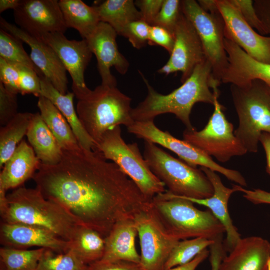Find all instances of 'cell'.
Instances as JSON below:
<instances>
[{
  "label": "cell",
  "mask_w": 270,
  "mask_h": 270,
  "mask_svg": "<svg viewBox=\"0 0 270 270\" xmlns=\"http://www.w3.org/2000/svg\"><path fill=\"white\" fill-rule=\"evenodd\" d=\"M129 132L144 141L161 146L175 153L184 162L196 168H208L224 176L228 180L242 186L247 185L242 175L238 170L224 168L216 162L212 157L185 140L172 136L168 131L158 128L154 121L134 122L127 128Z\"/></svg>",
  "instance_id": "cell-11"
},
{
  "label": "cell",
  "mask_w": 270,
  "mask_h": 270,
  "mask_svg": "<svg viewBox=\"0 0 270 270\" xmlns=\"http://www.w3.org/2000/svg\"><path fill=\"white\" fill-rule=\"evenodd\" d=\"M16 66L20 74V93L22 95L32 94L38 98L41 96L40 80L38 73L28 66Z\"/></svg>",
  "instance_id": "cell-38"
},
{
  "label": "cell",
  "mask_w": 270,
  "mask_h": 270,
  "mask_svg": "<svg viewBox=\"0 0 270 270\" xmlns=\"http://www.w3.org/2000/svg\"><path fill=\"white\" fill-rule=\"evenodd\" d=\"M209 254L210 251L205 249L198 254L190 262L184 264L164 270H195L198 266L208 256Z\"/></svg>",
  "instance_id": "cell-48"
},
{
  "label": "cell",
  "mask_w": 270,
  "mask_h": 270,
  "mask_svg": "<svg viewBox=\"0 0 270 270\" xmlns=\"http://www.w3.org/2000/svg\"><path fill=\"white\" fill-rule=\"evenodd\" d=\"M174 43L166 64L158 72L168 75L180 72L185 82L195 68L206 58L199 36L192 24L182 12L174 32Z\"/></svg>",
  "instance_id": "cell-13"
},
{
  "label": "cell",
  "mask_w": 270,
  "mask_h": 270,
  "mask_svg": "<svg viewBox=\"0 0 270 270\" xmlns=\"http://www.w3.org/2000/svg\"><path fill=\"white\" fill-rule=\"evenodd\" d=\"M144 157L154 174L174 195L202 199L211 196L214 188L206 174L171 156L156 144L144 141Z\"/></svg>",
  "instance_id": "cell-7"
},
{
  "label": "cell",
  "mask_w": 270,
  "mask_h": 270,
  "mask_svg": "<svg viewBox=\"0 0 270 270\" xmlns=\"http://www.w3.org/2000/svg\"><path fill=\"white\" fill-rule=\"evenodd\" d=\"M236 7L245 21L260 34H266L262 24L258 18L252 0H230Z\"/></svg>",
  "instance_id": "cell-40"
},
{
  "label": "cell",
  "mask_w": 270,
  "mask_h": 270,
  "mask_svg": "<svg viewBox=\"0 0 270 270\" xmlns=\"http://www.w3.org/2000/svg\"><path fill=\"white\" fill-rule=\"evenodd\" d=\"M41 162L32 148L22 140L5 162L0 173V188L6 191L18 188L32 178Z\"/></svg>",
  "instance_id": "cell-24"
},
{
  "label": "cell",
  "mask_w": 270,
  "mask_h": 270,
  "mask_svg": "<svg viewBox=\"0 0 270 270\" xmlns=\"http://www.w3.org/2000/svg\"><path fill=\"white\" fill-rule=\"evenodd\" d=\"M78 100L76 111L81 124L95 145L116 126L132 125L131 98L116 86L100 84Z\"/></svg>",
  "instance_id": "cell-5"
},
{
  "label": "cell",
  "mask_w": 270,
  "mask_h": 270,
  "mask_svg": "<svg viewBox=\"0 0 270 270\" xmlns=\"http://www.w3.org/2000/svg\"><path fill=\"white\" fill-rule=\"evenodd\" d=\"M22 42L2 28L0 30V58L16 64L34 70L39 76L42 75L25 51Z\"/></svg>",
  "instance_id": "cell-34"
},
{
  "label": "cell",
  "mask_w": 270,
  "mask_h": 270,
  "mask_svg": "<svg viewBox=\"0 0 270 270\" xmlns=\"http://www.w3.org/2000/svg\"><path fill=\"white\" fill-rule=\"evenodd\" d=\"M26 136L42 164L54 165L60 161L62 148L40 112L34 114Z\"/></svg>",
  "instance_id": "cell-26"
},
{
  "label": "cell",
  "mask_w": 270,
  "mask_h": 270,
  "mask_svg": "<svg viewBox=\"0 0 270 270\" xmlns=\"http://www.w3.org/2000/svg\"><path fill=\"white\" fill-rule=\"evenodd\" d=\"M206 174L214 188L213 194L208 198L196 199L182 196L194 204L208 208L214 216L222 224L226 230V237L224 242L226 251L230 252L240 240V235L233 224L228 210V202L230 196L239 192L240 185H234L232 188L226 187L216 172L206 167H200Z\"/></svg>",
  "instance_id": "cell-21"
},
{
  "label": "cell",
  "mask_w": 270,
  "mask_h": 270,
  "mask_svg": "<svg viewBox=\"0 0 270 270\" xmlns=\"http://www.w3.org/2000/svg\"><path fill=\"white\" fill-rule=\"evenodd\" d=\"M164 0H136L134 4L138 8L141 20L152 26L159 12Z\"/></svg>",
  "instance_id": "cell-43"
},
{
  "label": "cell",
  "mask_w": 270,
  "mask_h": 270,
  "mask_svg": "<svg viewBox=\"0 0 270 270\" xmlns=\"http://www.w3.org/2000/svg\"><path fill=\"white\" fill-rule=\"evenodd\" d=\"M94 150L116 164L148 200L166 191L164 183L152 171L142 155L138 144L124 142L120 126L108 130Z\"/></svg>",
  "instance_id": "cell-8"
},
{
  "label": "cell",
  "mask_w": 270,
  "mask_h": 270,
  "mask_svg": "<svg viewBox=\"0 0 270 270\" xmlns=\"http://www.w3.org/2000/svg\"><path fill=\"white\" fill-rule=\"evenodd\" d=\"M150 26L142 20H134L126 24L120 35L128 38L134 48L140 49L148 44Z\"/></svg>",
  "instance_id": "cell-37"
},
{
  "label": "cell",
  "mask_w": 270,
  "mask_h": 270,
  "mask_svg": "<svg viewBox=\"0 0 270 270\" xmlns=\"http://www.w3.org/2000/svg\"><path fill=\"white\" fill-rule=\"evenodd\" d=\"M45 248L19 249L2 246L0 248L2 270H35Z\"/></svg>",
  "instance_id": "cell-32"
},
{
  "label": "cell",
  "mask_w": 270,
  "mask_h": 270,
  "mask_svg": "<svg viewBox=\"0 0 270 270\" xmlns=\"http://www.w3.org/2000/svg\"><path fill=\"white\" fill-rule=\"evenodd\" d=\"M6 206L0 210L2 222L42 227L68 241L82 225L64 206L46 198L36 188L20 186L6 194Z\"/></svg>",
  "instance_id": "cell-3"
},
{
  "label": "cell",
  "mask_w": 270,
  "mask_h": 270,
  "mask_svg": "<svg viewBox=\"0 0 270 270\" xmlns=\"http://www.w3.org/2000/svg\"><path fill=\"white\" fill-rule=\"evenodd\" d=\"M35 270H89V265L71 250L65 253H56L45 248Z\"/></svg>",
  "instance_id": "cell-35"
},
{
  "label": "cell",
  "mask_w": 270,
  "mask_h": 270,
  "mask_svg": "<svg viewBox=\"0 0 270 270\" xmlns=\"http://www.w3.org/2000/svg\"><path fill=\"white\" fill-rule=\"evenodd\" d=\"M224 46L228 64L221 82L242 86L254 80L270 85V64L256 60L233 42L224 38Z\"/></svg>",
  "instance_id": "cell-20"
},
{
  "label": "cell",
  "mask_w": 270,
  "mask_h": 270,
  "mask_svg": "<svg viewBox=\"0 0 270 270\" xmlns=\"http://www.w3.org/2000/svg\"><path fill=\"white\" fill-rule=\"evenodd\" d=\"M218 98H216L214 112L204 128L200 131L186 129L182 136L184 140L206 155L226 162L247 151L234 135V126L226 119Z\"/></svg>",
  "instance_id": "cell-9"
},
{
  "label": "cell",
  "mask_w": 270,
  "mask_h": 270,
  "mask_svg": "<svg viewBox=\"0 0 270 270\" xmlns=\"http://www.w3.org/2000/svg\"><path fill=\"white\" fill-rule=\"evenodd\" d=\"M138 234L134 218H125L116 222L105 238V250L101 262L126 260L140 264V255L135 246Z\"/></svg>",
  "instance_id": "cell-23"
},
{
  "label": "cell",
  "mask_w": 270,
  "mask_h": 270,
  "mask_svg": "<svg viewBox=\"0 0 270 270\" xmlns=\"http://www.w3.org/2000/svg\"><path fill=\"white\" fill-rule=\"evenodd\" d=\"M181 9L194 26L205 58L211 66L214 78L220 84L228 64L224 46V23L220 13L206 12L194 0H181Z\"/></svg>",
  "instance_id": "cell-10"
},
{
  "label": "cell",
  "mask_w": 270,
  "mask_h": 270,
  "mask_svg": "<svg viewBox=\"0 0 270 270\" xmlns=\"http://www.w3.org/2000/svg\"><path fill=\"white\" fill-rule=\"evenodd\" d=\"M89 270H142L139 264L126 260L108 262L98 261L89 264Z\"/></svg>",
  "instance_id": "cell-44"
},
{
  "label": "cell",
  "mask_w": 270,
  "mask_h": 270,
  "mask_svg": "<svg viewBox=\"0 0 270 270\" xmlns=\"http://www.w3.org/2000/svg\"><path fill=\"white\" fill-rule=\"evenodd\" d=\"M0 242L3 246L28 249L32 246L50 249L56 253L70 250V242L58 236L51 230L39 226L2 222Z\"/></svg>",
  "instance_id": "cell-19"
},
{
  "label": "cell",
  "mask_w": 270,
  "mask_h": 270,
  "mask_svg": "<svg viewBox=\"0 0 270 270\" xmlns=\"http://www.w3.org/2000/svg\"><path fill=\"white\" fill-rule=\"evenodd\" d=\"M33 180L46 199L64 206L80 224L104 238L115 223L150 206L131 179L99 152L62 150L54 165L41 163Z\"/></svg>",
  "instance_id": "cell-1"
},
{
  "label": "cell",
  "mask_w": 270,
  "mask_h": 270,
  "mask_svg": "<svg viewBox=\"0 0 270 270\" xmlns=\"http://www.w3.org/2000/svg\"><path fill=\"white\" fill-rule=\"evenodd\" d=\"M56 52L71 76L72 92L78 99L90 90L84 81V72L92 52L86 40H69L64 34L48 33L40 38Z\"/></svg>",
  "instance_id": "cell-16"
},
{
  "label": "cell",
  "mask_w": 270,
  "mask_h": 270,
  "mask_svg": "<svg viewBox=\"0 0 270 270\" xmlns=\"http://www.w3.org/2000/svg\"><path fill=\"white\" fill-rule=\"evenodd\" d=\"M38 98L40 114L62 150L79 148L80 146L71 126L60 110L46 97L41 96Z\"/></svg>",
  "instance_id": "cell-28"
},
{
  "label": "cell",
  "mask_w": 270,
  "mask_h": 270,
  "mask_svg": "<svg viewBox=\"0 0 270 270\" xmlns=\"http://www.w3.org/2000/svg\"><path fill=\"white\" fill-rule=\"evenodd\" d=\"M14 16L20 28L36 38L68 28L57 0H21Z\"/></svg>",
  "instance_id": "cell-15"
},
{
  "label": "cell",
  "mask_w": 270,
  "mask_h": 270,
  "mask_svg": "<svg viewBox=\"0 0 270 270\" xmlns=\"http://www.w3.org/2000/svg\"><path fill=\"white\" fill-rule=\"evenodd\" d=\"M222 260L219 270H267L270 242L257 236L240 238Z\"/></svg>",
  "instance_id": "cell-22"
},
{
  "label": "cell",
  "mask_w": 270,
  "mask_h": 270,
  "mask_svg": "<svg viewBox=\"0 0 270 270\" xmlns=\"http://www.w3.org/2000/svg\"><path fill=\"white\" fill-rule=\"evenodd\" d=\"M58 3L67 28H74L87 40L100 22L94 6L80 0H60Z\"/></svg>",
  "instance_id": "cell-27"
},
{
  "label": "cell",
  "mask_w": 270,
  "mask_h": 270,
  "mask_svg": "<svg viewBox=\"0 0 270 270\" xmlns=\"http://www.w3.org/2000/svg\"><path fill=\"white\" fill-rule=\"evenodd\" d=\"M21 0H0V12L8 10H15L20 4Z\"/></svg>",
  "instance_id": "cell-51"
},
{
  "label": "cell",
  "mask_w": 270,
  "mask_h": 270,
  "mask_svg": "<svg viewBox=\"0 0 270 270\" xmlns=\"http://www.w3.org/2000/svg\"><path fill=\"white\" fill-rule=\"evenodd\" d=\"M181 14V0H164L152 26L162 27L174 34Z\"/></svg>",
  "instance_id": "cell-36"
},
{
  "label": "cell",
  "mask_w": 270,
  "mask_h": 270,
  "mask_svg": "<svg viewBox=\"0 0 270 270\" xmlns=\"http://www.w3.org/2000/svg\"><path fill=\"white\" fill-rule=\"evenodd\" d=\"M34 114L18 112L0 129V168L12 156L17 146L26 134Z\"/></svg>",
  "instance_id": "cell-31"
},
{
  "label": "cell",
  "mask_w": 270,
  "mask_h": 270,
  "mask_svg": "<svg viewBox=\"0 0 270 270\" xmlns=\"http://www.w3.org/2000/svg\"><path fill=\"white\" fill-rule=\"evenodd\" d=\"M148 90L144 100L132 108L131 116L134 122L154 121L160 114H174L186 129L196 128L190 120L194 104L204 102L214 104L220 96V85L214 78L210 64L206 59L194 69L190 76L182 85L172 92L164 94L157 92L138 70Z\"/></svg>",
  "instance_id": "cell-2"
},
{
  "label": "cell",
  "mask_w": 270,
  "mask_h": 270,
  "mask_svg": "<svg viewBox=\"0 0 270 270\" xmlns=\"http://www.w3.org/2000/svg\"><path fill=\"white\" fill-rule=\"evenodd\" d=\"M197 2L200 6L207 12L213 14L220 12L216 0H198Z\"/></svg>",
  "instance_id": "cell-50"
},
{
  "label": "cell",
  "mask_w": 270,
  "mask_h": 270,
  "mask_svg": "<svg viewBox=\"0 0 270 270\" xmlns=\"http://www.w3.org/2000/svg\"><path fill=\"white\" fill-rule=\"evenodd\" d=\"M254 5L266 34L270 36V0H255Z\"/></svg>",
  "instance_id": "cell-46"
},
{
  "label": "cell",
  "mask_w": 270,
  "mask_h": 270,
  "mask_svg": "<svg viewBox=\"0 0 270 270\" xmlns=\"http://www.w3.org/2000/svg\"><path fill=\"white\" fill-rule=\"evenodd\" d=\"M0 25L1 28L30 46V56L34 64L60 93L65 94L68 92L66 70L56 52L49 45L2 17Z\"/></svg>",
  "instance_id": "cell-17"
},
{
  "label": "cell",
  "mask_w": 270,
  "mask_h": 270,
  "mask_svg": "<svg viewBox=\"0 0 270 270\" xmlns=\"http://www.w3.org/2000/svg\"><path fill=\"white\" fill-rule=\"evenodd\" d=\"M240 192L244 193V197L254 204H270V192L260 189L248 190L240 186Z\"/></svg>",
  "instance_id": "cell-47"
},
{
  "label": "cell",
  "mask_w": 270,
  "mask_h": 270,
  "mask_svg": "<svg viewBox=\"0 0 270 270\" xmlns=\"http://www.w3.org/2000/svg\"><path fill=\"white\" fill-rule=\"evenodd\" d=\"M259 142L262 144L266 155V172L270 175V133L262 132L260 137Z\"/></svg>",
  "instance_id": "cell-49"
},
{
  "label": "cell",
  "mask_w": 270,
  "mask_h": 270,
  "mask_svg": "<svg viewBox=\"0 0 270 270\" xmlns=\"http://www.w3.org/2000/svg\"><path fill=\"white\" fill-rule=\"evenodd\" d=\"M209 247L211 270H219L220 264L226 256L222 234L214 238L213 243Z\"/></svg>",
  "instance_id": "cell-45"
},
{
  "label": "cell",
  "mask_w": 270,
  "mask_h": 270,
  "mask_svg": "<svg viewBox=\"0 0 270 270\" xmlns=\"http://www.w3.org/2000/svg\"><path fill=\"white\" fill-rule=\"evenodd\" d=\"M41 96L51 101L67 120L80 146L87 150H94V141L84 129L74 106L73 92L60 93L44 76H40Z\"/></svg>",
  "instance_id": "cell-25"
},
{
  "label": "cell",
  "mask_w": 270,
  "mask_h": 270,
  "mask_svg": "<svg viewBox=\"0 0 270 270\" xmlns=\"http://www.w3.org/2000/svg\"><path fill=\"white\" fill-rule=\"evenodd\" d=\"M214 240L196 238L180 240L172 250L164 270L186 264L198 254L210 246Z\"/></svg>",
  "instance_id": "cell-33"
},
{
  "label": "cell",
  "mask_w": 270,
  "mask_h": 270,
  "mask_svg": "<svg viewBox=\"0 0 270 270\" xmlns=\"http://www.w3.org/2000/svg\"><path fill=\"white\" fill-rule=\"evenodd\" d=\"M17 94L7 90L0 82V124L4 126L18 113Z\"/></svg>",
  "instance_id": "cell-39"
},
{
  "label": "cell",
  "mask_w": 270,
  "mask_h": 270,
  "mask_svg": "<svg viewBox=\"0 0 270 270\" xmlns=\"http://www.w3.org/2000/svg\"><path fill=\"white\" fill-rule=\"evenodd\" d=\"M216 2L224 23V38L256 60L270 64V36L256 32L230 0Z\"/></svg>",
  "instance_id": "cell-14"
},
{
  "label": "cell",
  "mask_w": 270,
  "mask_h": 270,
  "mask_svg": "<svg viewBox=\"0 0 270 270\" xmlns=\"http://www.w3.org/2000/svg\"><path fill=\"white\" fill-rule=\"evenodd\" d=\"M268 86H269L270 91V85H268Z\"/></svg>",
  "instance_id": "cell-53"
},
{
  "label": "cell",
  "mask_w": 270,
  "mask_h": 270,
  "mask_svg": "<svg viewBox=\"0 0 270 270\" xmlns=\"http://www.w3.org/2000/svg\"><path fill=\"white\" fill-rule=\"evenodd\" d=\"M100 22L110 26L120 35L130 22L141 20V15L132 0H106L94 6Z\"/></svg>",
  "instance_id": "cell-29"
},
{
  "label": "cell",
  "mask_w": 270,
  "mask_h": 270,
  "mask_svg": "<svg viewBox=\"0 0 270 270\" xmlns=\"http://www.w3.org/2000/svg\"><path fill=\"white\" fill-rule=\"evenodd\" d=\"M151 205L167 232L179 240L196 238L213 240L226 232L210 210H200L191 201L168 190L154 196Z\"/></svg>",
  "instance_id": "cell-4"
},
{
  "label": "cell",
  "mask_w": 270,
  "mask_h": 270,
  "mask_svg": "<svg viewBox=\"0 0 270 270\" xmlns=\"http://www.w3.org/2000/svg\"><path fill=\"white\" fill-rule=\"evenodd\" d=\"M134 220L140 246V264L142 270H164L174 248L180 241L166 230L149 206L137 213Z\"/></svg>",
  "instance_id": "cell-12"
},
{
  "label": "cell",
  "mask_w": 270,
  "mask_h": 270,
  "mask_svg": "<svg viewBox=\"0 0 270 270\" xmlns=\"http://www.w3.org/2000/svg\"><path fill=\"white\" fill-rule=\"evenodd\" d=\"M267 270H270V259L268 260V262Z\"/></svg>",
  "instance_id": "cell-52"
},
{
  "label": "cell",
  "mask_w": 270,
  "mask_h": 270,
  "mask_svg": "<svg viewBox=\"0 0 270 270\" xmlns=\"http://www.w3.org/2000/svg\"><path fill=\"white\" fill-rule=\"evenodd\" d=\"M230 90L238 118L234 134L247 152H256L262 132L270 133V91L268 84L260 80L238 86Z\"/></svg>",
  "instance_id": "cell-6"
},
{
  "label": "cell",
  "mask_w": 270,
  "mask_h": 270,
  "mask_svg": "<svg viewBox=\"0 0 270 270\" xmlns=\"http://www.w3.org/2000/svg\"><path fill=\"white\" fill-rule=\"evenodd\" d=\"M70 242V250L86 264L100 260L104 255L105 238L92 228L80 225Z\"/></svg>",
  "instance_id": "cell-30"
},
{
  "label": "cell",
  "mask_w": 270,
  "mask_h": 270,
  "mask_svg": "<svg viewBox=\"0 0 270 270\" xmlns=\"http://www.w3.org/2000/svg\"><path fill=\"white\" fill-rule=\"evenodd\" d=\"M0 82L12 92L20 93V74L16 64L0 58Z\"/></svg>",
  "instance_id": "cell-41"
},
{
  "label": "cell",
  "mask_w": 270,
  "mask_h": 270,
  "mask_svg": "<svg viewBox=\"0 0 270 270\" xmlns=\"http://www.w3.org/2000/svg\"><path fill=\"white\" fill-rule=\"evenodd\" d=\"M174 43L173 34L158 26H151L150 30L148 44L157 45L164 48L170 54Z\"/></svg>",
  "instance_id": "cell-42"
},
{
  "label": "cell",
  "mask_w": 270,
  "mask_h": 270,
  "mask_svg": "<svg viewBox=\"0 0 270 270\" xmlns=\"http://www.w3.org/2000/svg\"><path fill=\"white\" fill-rule=\"evenodd\" d=\"M118 34L108 24L100 22L93 34L86 40L90 50L96 56L102 84L116 86V80L110 72L114 67L121 74H125L129 62L120 52L116 38Z\"/></svg>",
  "instance_id": "cell-18"
}]
</instances>
